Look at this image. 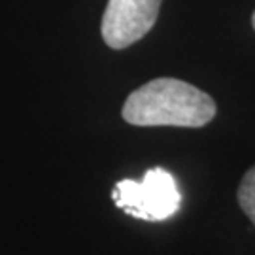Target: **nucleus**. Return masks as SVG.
<instances>
[{"instance_id":"nucleus-1","label":"nucleus","mask_w":255,"mask_h":255,"mask_svg":"<svg viewBox=\"0 0 255 255\" xmlns=\"http://www.w3.org/2000/svg\"><path fill=\"white\" fill-rule=\"evenodd\" d=\"M212 97L176 78H157L138 87L123 104V119L136 127H204L216 116Z\"/></svg>"},{"instance_id":"nucleus-2","label":"nucleus","mask_w":255,"mask_h":255,"mask_svg":"<svg viewBox=\"0 0 255 255\" xmlns=\"http://www.w3.org/2000/svg\"><path fill=\"white\" fill-rule=\"evenodd\" d=\"M116 206L125 214L146 221H163L172 218L182 206V195L170 172L163 168H149L144 178L121 180L112 191Z\"/></svg>"},{"instance_id":"nucleus-3","label":"nucleus","mask_w":255,"mask_h":255,"mask_svg":"<svg viewBox=\"0 0 255 255\" xmlns=\"http://www.w3.org/2000/svg\"><path fill=\"white\" fill-rule=\"evenodd\" d=\"M163 0H108L102 15V40L112 49H125L151 30Z\"/></svg>"},{"instance_id":"nucleus-4","label":"nucleus","mask_w":255,"mask_h":255,"mask_svg":"<svg viewBox=\"0 0 255 255\" xmlns=\"http://www.w3.org/2000/svg\"><path fill=\"white\" fill-rule=\"evenodd\" d=\"M238 204L255 225V166H252L238 187Z\"/></svg>"},{"instance_id":"nucleus-5","label":"nucleus","mask_w":255,"mask_h":255,"mask_svg":"<svg viewBox=\"0 0 255 255\" xmlns=\"http://www.w3.org/2000/svg\"><path fill=\"white\" fill-rule=\"evenodd\" d=\"M252 25H254V28H255V11H254V17H252Z\"/></svg>"}]
</instances>
